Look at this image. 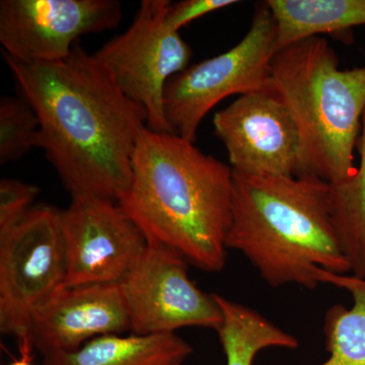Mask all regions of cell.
Instances as JSON below:
<instances>
[{
  "label": "cell",
  "mask_w": 365,
  "mask_h": 365,
  "mask_svg": "<svg viewBox=\"0 0 365 365\" xmlns=\"http://www.w3.org/2000/svg\"><path fill=\"white\" fill-rule=\"evenodd\" d=\"M187 263L174 250L148 242L120 282L133 334H175L186 327L218 330L220 307L215 295L205 294L190 279Z\"/></svg>",
  "instance_id": "cell-8"
},
{
  "label": "cell",
  "mask_w": 365,
  "mask_h": 365,
  "mask_svg": "<svg viewBox=\"0 0 365 365\" xmlns=\"http://www.w3.org/2000/svg\"><path fill=\"white\" fill-rule=\"evenodd\" d=\"M319 283H328L351 294V309L335 304L327 312L324 332L330 356L319 365H365V279L319 268Z\"/></svg>",
  "instance_id": "cell-15"
},
{
  "label": "cell",
  "mask_w": 365,
  "mask_h": 365,
  "mask_svg": "<svg viewBox=\"0 0 365 365\" xmlns=\"http://www.w3.org/2000/svg\"><path fill=\"white\" fill-rule=\"evenodd\" d=\"M169 0H143L126 32L93 53L120 91L148 113L150 130L174 133L163 110L168 81L189 67L192 49L165 25Z\"/></svg>",
  "instance_id": "cell-7"
},
{
  "label": "cell",
  "mask_w": 365,
  "mask_h": 365,
  "mask_svg": "<svg viewBox=\"0 0 365 365\" xmlns=\"http://www.w3.org/2000/svg\"><path fill=\"white\" fill-rule=\"evenodd\" d=\"M39 118L25 98L2 96L0 98V163L20 160L35 148Z\"/></svg>",
  "instance_id": "cell-18"
},
{
  "label": "cell",
  "mask_w": 365,
  "mask_h": 365,
  "mask_svg": "<svg viewBox=\"0 0 365 365\" xmlns=\"http://www.w3.org/2000/svg\"><path fill=\"white\" fill-rule=\"evenodd\" d=\"M117 0H1L4 52L28 62H54L71 55L81 36L119 25Z\"/></svg>",
  "instance_id": "cell-10"
},
{
  "label": "cell",
  "mask_w": 365,
  "mask_h": 365,
  "mask_svg": "<svg viewBox=\"0 0 365 365\" xmlns=\"http://www.w3.org/2000/svg\"><path fill=\"white\" fill-rule=\"evenodd\" d=\"M232 188V168L177 134L145 126L132 157L130 186L118 204L146 241L174 250L206 272H220Z\"/></svg>",
  "instance_id": "cell-2"
},
{
  "label": "cell",
  "mask_w": 365,
  "mask_h": 365,
  "mask_svg": "<svg viewBox=\"0 0 365 365\" xmlns=\"http://www.w3.org/2000/svg\"><path fill=\"white\" fill-rule=\"evenodd\" d=\"M276 24L266 1L255 9L251 28L232 49L190 66L168 81L163 110L175 134L195 143L204 119L223 98L270 91Z\"/></svg>",
  "instance_id": "cell-5"
},
{
  "label": "cell",
  "mask_w": 365,
  "mask_h": 365,
  "mask_svg": "<svg viewBox=\"0 0 365 365\" xmlns=\"http://www.w3.org/2000/svg\"><path fill=\"white\" fill-rule=\"evenodd\" d=\"M239 4L235 0H184L176 4H170L165 16V25L173 32L188 25L197 19L213 13L218 9Z\"/></svg>",
  "instance_id": "cell-20"
},
{
  "label": "cell",
  "mask_w": 365,
  "mask_h": 365,
  "mask_svg": "<svg viewBox=\"0 0 365 365\" xmlns=\"http://www.w3.org/2000/svg\"><path fill=\"white\" fill-rule=\"evenodd\" d=\"M357 150L359 168L349 179L331 185L330 203L334 225L350 271L365 279V111Z\"/></svg>",
  "instance_id": "cell-17"
},
{
  "label": "cell",
  "mask_w": 365,
  "mask_h": 365,
  "mask_svg": "<svg viewBox=\"0 0 365 365\" xmlns=\"http://www.w3.org/2000/svg\"><path fill=\"white\" fill-rule=\"evenodd\" d=\"M213 295L222 313V323L216 332L227 365H253L257 354L267 348L299 347L297 337L274 325L258 312L222 295Z\"/></svg>",
  "instance_id": "cell-16"
},
{
  "label": "cell",
  "mask_w": 365,
  "mask_h": 365,
  "mask_svg": "<svg viewBox=\"0 0 365 365\" xmlns=\"http://www.w3.org/2000/svg\"><path fill=\"white\" fill-rule=\"evenodd\" d=\"M66 259L61 210L33 207L0 232V330L30 337L34 316L66 287Z\"/></svg>",
  "instance_id": "cell-6"
},
{
  "label": "cell",
  "mask_w": 365,
  "mask_h": 365,
  "mask_svg": "<svg viewBox=\"0 0 365 365\" xmlns=\"http://www.w3.org/2000/svg\"><path fill=\"white\" fill-rule=\"evenodd\" d=\"M39 192L38 187L19 180L0 181V232L20 222L33 208Z\"/></svg>",
  "instance_id": "cell-19"
},
{
  "label": "cell",
  "mask_w": 365,
  "mask_h": 365,
  "mask_svg": "<svg viewBox=\"0 0 365 365\" xmlns=\"http://www.w3.org/2000/svg\"><path fill=\"white\" fill-rule=\"evenodd\" d=\"M192 347L176 334L101 336L71 352L43 355L44 365H182Z\"/></svg>",
  "instance_id": "cell-13"
},
{
  "label": "cell",
  "mask_w": 365,
  "mask_h": 365,
  "mask_svg": "<svg viewBox=\"0 0 365 365\" xmlns=\"http://www.w3.org/2000/svg\"><path fill=\"white\" fill-rule=\"evenodd\" d=\"M213 127L234 172L295 177L299 132L287 108L272 91L240 96L215 113Z\"/></svg>",
  "instance_id": "cell-11"
},
{
  "label": "cell",
  "mask_w": 365,
  "mask_h": 365,
  "mask_svg": "<svg viewBox=\"0 0 365 365\" xmlns=\"http://www.w3.org/2000/svg\"><path fill=\"white\" fill-rule=\"evenodd\" d=\"M131 330L121 283L64 287L34 316L30 337L43 355L71 352L105 335Z\"/></svg>",
  "instance_id": "cell-12"
},
{
  "label": "cell",
  "mask_w": 365,
  "mask_h": 365,
  "mask_svg": "<svg viewBox=\"0 0 365 365\" xmlns=\"http://www.w3.org/2000/svg\"><path fill=\"white\" fill-rule=\"evenodd\" d=\"M66 287L120 283L148 241L118 202L98 197L72 198L61 210Z\"/></svg>",
  "instance_id": "cell-9"
},
{
  "label": "cell",
  "mask_w": 365,
  "mask_h": 365,
  "mask_svg": "<svg viewBox=\"0 0 365 365\" xmlns=\"http://www.w3.org/2000/svg\"><path fill=\"white\" fill-rule=\"evenodd\" d=\"M276 24L274 52L288 46L365 25V0H267Z\"/></svg>",
  "instance_id": "cell-14"
},
{
  "label": "cell",
  "mask_w": 365,
  "mask_h": 365,
  "mask_svg": "<svg viewBox=\"0 0 365 365\" xmlns=\"http://www.w3.org/2000/svg\"><path fill=\"white\" fill-rule=\"evenodd\" d=\"M270 91L299 132L295 177L330 185L349 179L365 111V67L340 68L325 38H309L274 55Z\"/></svg>",
  "instance_id": "cell-4"
},
{
  "label": "cell",
  "mask_w": 365,
  "mask_h": 365,
  "mask_svg": "<svg viewBox=\"0 0 365 365\" xmlns=\"http://www.w3.org/2000/svg\"><path fill=\"white\" fill-rule=\"evenodd\" d=\"M4 53L9 71L39 118L34 145L72 198L118 202L132 180V157L148 123L143 106L120 91L97 57L76 44L67 58L28 62Z\"/></svg>",
  "instance_id": "cell-1"
},
{
  "label": "cell",
  "mask_w": 365,
  "mask_h": 365,
  "mask_svg": "<svg viewBox=\"0 0 365 365\" xmlns=\"http://www.w3.org/2000/svg\"><path fill=\"white\" fill-rule=\"evenodd\" d=\"M227 249L240 252L270 287L314 289L319 268L350 271L331 211V185L318 179L232 170Z\"/></svg>",
  "instance_id": "cell-3"
},
{
  "label": "cell",
  "mask_w": 365,
  "mask_h": 365,
  "mask_svg": "<svg viewBox=\"0 0 365 365\" xmlns=\"http://www.w3.org/2000/svg\"><path fill=\"white\" fill-rule=\"evenodd\" d=\"M19 341V349H20L21 357L14 360L9 365H34L33 364V348L34 344L31 338H25Z\"/></svg>",
  "instance_id": "cell-21"
}]
</instances>
